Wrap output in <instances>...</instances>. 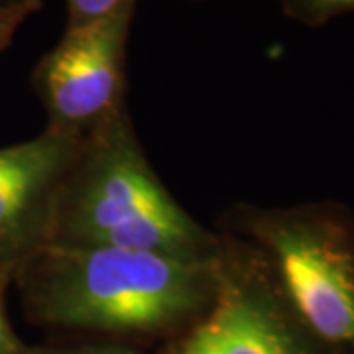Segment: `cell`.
<instances>
[{"mask_svg": "<svg viewBox=\"0 0 354 354\" xmlns=\"http://www.w3.org/2000/svg\"><path fill=\"white\" fill-rule=\"evenodd\" d=\"M69 354H130L127 351H118V348H93V351H79V353Z\"/></svg>", "mask_w": 354, "mask_h": 354, "instance_id": "11", "label": "cell"}, {"mask_svg": "<svg viewBox=\"0 0 354 354\" xmlns=\"http://www.w3.org/2000/svg\"><path fill=\"white\" fill-rule=\"evenodd\" d=\"M136 2L87 24L65 26L64 36L41 55L32 87L48 128L85 138L127 106V48Z\"/></svg>", "mask_w": 354, "mask_h": 354, "instance_id": "4", "label": "cell"}, {"mask_svg": "<svg viewBox=\"0 0 354 354\" xmlns=\"http://www.w3.org/2000/svg\"><path fill=\"white\" fill-rule=\"evenodd\" d=\"M288 18L319 28L335 18L354 14V0H274Z\"/></svg>", "mask_w": 354, "mask_h": 354, "instance_id": "7", "label": "cell"}, {"mask_svg": "<svg viewBox=\"0 0 354 354\" xmlns=\"http://www.w3.org/2000/svg\"><path fill=\"white\" fill-rule=\"evenodd\" d=\"M44 0H8L0 4V53L10 48L24 22L41 10Z\"/></svg>", "mask_w": 354, "mask_h": 354, "instance_id": "8", "label": "cell"}, {"mask_svg": "<svg viewBox=\"0 0 354 354\" xmlns=\"http://www.w3.org/2000/svg\"><path fill=\"white\" fill-rule=\"evenodd\" d=\"M81 140L46 127L34 138L0 146V272L10 281L50 246L59 191Z\"/></svg>", "mask_w": 354, "mask_h": 354, "instance_id": "6", "label": "cell"}, {"mask_svg": "<svg viewBox=\"0 0 354 354\" xmlns=\"http://www.w3.org/2000/svg\"><path fill=\"white\" fill-rule=\"evenodd\" d=\"M50 244L211 260L225 248L171 197L124 111L81 140L65 174Z\"/></svg>", "mask_w": 354, "mask_h": 354, "instance_id": "2", "label": "cell"}, {"mask_svg": "<svg viewBox=\"0 0 354 354\" xmlns=\"http://www.w3.org/2000/svg\"><path fill=\"white\" fill-rule=\"evenodd\" d=\"M12 281L0 272V354H32V351L18 339L6 313V290Z\"/></svg>", "mask_w": 354, "mask_h": 354, "instance_id": "10", "label": "cell"}, {"mask_svg": "<svg viewBox=\"0 0 354 354\" xmlns=\"http://www.w3.org/2000/svg\"><path fill=\"white\" fill-rule=\"evenodd\" d=\"M174 354H330L286 304L258 250L225 239L213 304Z\"/></svg>", "mask_w": 354, "mask_h": 354, "instance_id": "5", "label": "cell"}, {"mask_svg": "<svg viewBox=\"0 0 354 354\" xmlns=\"http://www.w3.org/2000/svg\"><path fill=\"white\" fill-rule=\"evenodd\" d=\"M4 2H8V0H0V4H4Z\"/></svg>", "mask_w": 354, "mask_h": 354, "instance_id": "12", "label": "cell"}, {"mask_svg": "<svg viewBox=\"0 0 354 354\" xmlns=\"http://www.w3.org/2000/svg\"><path fill=\"white\" fill-rule=\"evenodd\" d=\"M221 260L223 252L195 260L146 250L50 244L12 283L28 313L41 323L156 333L209 309L221 281Z\"/></svg>", "mask_w": 354, "mask_h": 354, "instance_id": "1", "label": "cell"}, {"mask_svg": "<svg viewBox=\"0 0 354 354\" xmlns=\"http://www.w3.org/2000/svg\"><path fill=\"white\" fill-rule=\"evenodd\" d=\"M228 227L254 246L304 329L354 354V211L335 201L236 207Z\"/></svg>", "mask_w": 354, "mask_h": 354, "instance_id": "3", "label": "cell"}, {"mask_svg": "<svg viewBox=\"0 0 354 354\" xmlns=\"http://www.w3.org/2000/svg\"><path fill=\"white\" fill-rule=\"evenodd\" d=\"M138 2V0H65L67 26H79L104 18L118 8Z\"/></svg>", "mask_w": 354, "mask_h": 354, "instance_id": "9", "label": "cell"}]
</instances>
